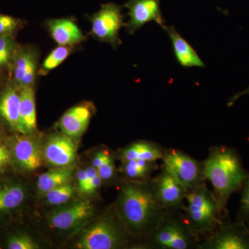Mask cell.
I'll return each instance as SVG.
<instances>
[{"label": "cell", "instance_id": "32", "mask_svg": "<svg viewBox=\"0 0 249 249\" xmlns=\"http://www.w3.org/2000/svg\"><path fill=\"white\" fill-rule=\"evenodd\" d=\"M102 181V178H101V177H100L99 175L98 174V175L93 178L92 181L89 183L88 187H87L85 193H91L96 191V190L101 186Z\"/></svg>", "mask_w": 249, "mask_h": 249}, {"label": "cell", "instance_id": "5", "mask_svg": "<svg viewBox=\"0 0 249 249\" xmlns=\"http://www.w3.org/2000/svg\"><path fill=\"white\" fill-rule=\"evenodd\" d=\"M128 235L130 232L118 212L116 215L103 218L88 229L77 247L80 249L123 248L128 242Z\"/></svg>", "mask_w": 249, "mask_h": 249}, {"label": "cell", "instance_id": "21", "mask_svg": "<svg viewBox=\"0 0 249 249\" xmlns=\"http://www.w3.org/2000/svg\"><path fill=\"white\" fill-rule=\"evenodd\" d=\"M158 169L157 161L133 160L123 162L121 171L128 178V181L148 182L152 178V174Z\"/></svg>", "mask_w": 249, "mask_h": 249}, {"label": "cell", "instance_id": "1", "mask_svg": "<svg viewBox=\"0 0 249 249\" xmlns=\"http://www.w3.org/2000/svg\"><path fill=\"white\" fill-rule=\"evenodd\" d=\"M117 208L131 235L142 240L160 224L166 213L156 197L150 181H124Z\"/></svg>", "mask_w": 249, "mask_h": 249}, {"label": "cell", "instance_id": "20", "mask_svg": "<svg viewBox=\"0 0 249 249\" xmlns=\"http://www.w3.org/2000/svg\"><path fill=\"white\" fill-rule=\"evenodd\" d=\"M39 52L33 46H19L15 56L11 73L12 80L19 87L30 67L38 65Z\"/></svg>", "mask_w": 249, "mask_h": 249}, {"label": "cell", "instance_id": "17", "mask_svg": "<svg viewBox=\"0 0 249 249\" xmlns=\"http://www.w3.org/2000/svg\"><path fill=\"white\" fill-rule=\"evenodd\" d=\"M163 30L168 34L173 45L174 54L178 63L184 68L206 67L196 49L182 37L173 26H165Z\"/></svg>", "mask_w": 249, "mask_h": 249}, {"label": "cell", "instance_id": "35", "mask_svg": "<svg viewBox=\"0 0 249 249\" xmlns=\"http://www.w3.org/2000/svg\"><path fill=\"white\" fill-rule=\"evenodd\" d=\"M247 95H249V86L248 88H246L245 89L242 90V91H240V92L235 93V95L231 96L230 99L229 100V101H228V107H231V106L235 104L237 100L240 99L242 96H247Z\"/></svg>", "mask_w": 249, "mask_h": 249}, {"label": "cell", "instance_id": "2", "mask_svg": "<svg viewBox=\"0 0 249 249\" xmlns=\"http://www.w3.org/2000/svg\"><path fill=\"white\" fill-rule=\"evenodd\" d=\"M204 162L206 180L212 185L221 209L227 211L229 199L241 189L248 175L240 154L233 147L213 146Z\"/></svg>", "mask_w": 249, "mask_h": 249}, {"label": "cell", "instance_id": "28", "mask_svg": "<svg viewBox=\"0 0 249 249\" xmlns=\"http://www.w3.org/2000/svg\"><path fill=\"white\" fill-rule=\"evenodd\" d=\"M23 23L18 18L0 14V35L14 36L22 28Z\"/></svg>", "mask_w": 249, "mask_h": 249}, {"label": "cell", "instance_id": "30", "mask_svg": "<svg viewBox=\"0 0 249 249\" xmlns=\"http://www.w3.org/2000/svg\"><path fill=\"white\" fill-rule=\"evenodd\" d=\"M116 169L114 157L111 155L98 167L97 171L103 181H110L115 177Z\"/></svg>", "mask_w": 249, "mask_h": 249}, {"label": "cell", "instance_id": "23", "mask_svg": "<svg viewBox=\"0 0 249 249\" xmlns=\"http://www.w3.org/2000/svg\"><path fill=\"white\" fill-rule=\"evenodd\" d=\"M77 46H62L53 49L46 57L40 68L38 69V76H46L51 71L56 69L63 63L73 52L76 50Z\"/></svg>", "mask_w": 249, "mask_h": 249}, {"label": "cell", "instance_id": "33", "mask_svg": "<svg viewBox=\"0 0 249 249\" xmlns=\"http://www.w3.org/2000/svg\"><path fill=\"white\" fill-rule=\"evenodd\" d=\"M11 156L6 147L0 145V168L9 163Z\"/></svg>", "mask_w": 249, "mask_h": 249}, {"label": "cell", "instance_id": "14", "mask_svg": "<svg viewBox=\"0 0 249 249\" xmlns=\"http://www.w3.org/2000/svg\"><path fill=\"white\" fill-rule=\"evenodd\" d=\"M46 28L58 45L78 46L85 40L83 31L71 18H58L47 21Z\"/></svg>", "mask_w": 249, "mask_h": 249}, {"label": "cell", "instance_id": "31", "mask_svg": "<svg viewBox=\"0 0 249 249\" xmlns=\"http://www.w3.org/2000/svg\"><path fill=\"white\" fill-rule=\"evenodd\" d=\"M111 154L107 150H102V151L98 152L96 155L95 156L94 160H93V166L96 169H98V167L100 166L103 162L105 161L108 157L110 156Z\"/></svg>", "mask_w": 249, "mask_h": 249}, {"label": "cell", "instance_id": "11", "mask_svg": "<svg viewBox=\"0 0 249 249\" xmlns=\"http://www.w3.org/2000/svg\"><path fill=\"white\" fill-rule=\"evenodd\" d=\"M77 146L71 137L65 134L53 135L49 139L44 150L45 160L54 166L71 165L76 157Z\"/></svg>", "mask_w": 249, "mask_h": 249}, {"label": "cell", "instance_id": "24", "mask_svg": "<svg viewBox=\"0 0 249 249\" xmlns=\"http://www.w3.org/2000/svg\"><path fill=\"white\" fill-rule=\"evenodd\" d=\"M64 168L49 170L42 174L37 179L39 191L47 193L53 188L68 183L72 175V170Z\"/></svg>", "mask_w": 249, "mask_h": 249}, {"label": "cell", "instance_id": "10", "mask_svg": "<svg viewBox=\"0 0 249 249\" xmlns=\"http://www.w3.org/2000/svg\"><path fill=\"white\" fill-rule=\"evenodd\" d=\"M125 7L128 9L129 21L124 27L130 35L152 21L163 29L166 26L160 11V0H129Z\"/></svg>", "mask_w": 249, "mask_h": 249}, {"label": "cell", "instance_id": "8", "mask_svg": "<svg viewBox=\"0 0 249 249\" xmlns=\"http://www.w3.org/2000/svg\"><path fill=\"white\" fill-rule=\"evenodd\" d=\"M122 8L114 3L103 4L91 18V34L96 40L116 49L122 44L119 31L124 27Z\"/></svg>", "mask_w": 249, "mask_h": 249}, {"label": "cell", "instance_id": "4", "mask_svg": "<svg viewBox=\"0 0 249 249\" xmlns=\"http://www.w3.org/2000/svg\"><path fill=\"white\" fill-rule=\"evenodd\" d=\"M182 211L187 222L201 239L213 232L224 213L206 183L187 193Z\"/></svg>", "mask_w": 249, "mask_h": 249}, {"label": "cell", "instance_id": "22", "mask_svg": "<svg viewBox=\"0 0 249 249\" xmlns=\"http://www.w3.org/2000/svg\"><path fill=\"white\" fill-rule=\"evenodd\" d=\"M25 198L23 187L16 183L0 185V212L16 209L22 204Z\"/></svg>", "mask_w": 249, "mask_h": 249}, {"label": "cell", "instance_id": "7", "mask_svg": "<svg viewBox=\"0 0 249 249\" xmlns=\"http://www.w3.org/2000/svg\"><path fill=\"white\" fill-rule=\"evenodd\" d=\"M199 249H249V225L224 213L218 227L201 239Z\"/></svg>", "mask_w": 249, "mask_h": 249}, {"label": "cell", "instance_id": "16", "mask_svg": "<svg viewBox=\"0 0 249 249\" xmlns=\"http://www.w3.org/2000/svg\"><path fill=\"white\" fill-rule=\"evenodd\" d=\"M91 116V106L89 103H81L68 109L60 118L58 125L65 135L78 137L88 128Z\"/></svg>", "mask_w": 249, "mask_h": 249}, {"label": "cell", "instance_id": "29", "mask_svg": "<svg viewBox=\"0 0 249 249\" xmlns=\"http://www.w3.org/2000/svg\"><path fill=\"white\" fill-rule=\"evenodd\" d=\"M9 249H35L37 246L28 235H18L10 237L7 244Z\"/></svg>", "mask_w": 249, "mask_h": 249}, {"label": "cell", "instance_id": "27", "mask_svg": "<svg viewBox=\"0 0 249 249\" xmlns=\"http://www.w3.org/2000/svg\"><path fill=\"white\" fill-rule=\"evenodd\" d=\"M240 206L237 214V220L249 225V173L241 188Z\"/></svg>", "mask_w": 249, "mask_h": 249}, {"label": "cell", "instance_id": "12", "mask_svg": "<svg viewBox=\"0 0 249 249\" xmlns=\"http://www.w3.org/2000/svg\"><path fill=\"white\" fill-rule=\"evenodd\" d=\"M93 205L89 201H77L66 209L60 210L51 216V227L59 230H70L78 227L92 214Z\"/></svg>", "mask_w": 249, "mask_h": 249}, {"label": "cell", "instance_id": "19", "mask_svg": "<svg viewBox=\"0 0 249 249\" xmlns=\"http://www.w3.org/2000/svg\"><path fill=\"white\" fill-rule=\"evenodd\" d=\"M21 134L27 135L37 128L36 96L34 87L20 88Z\"/></svg>", "mask_w": 249, "mask_h": 249}, {"label": "cell", "instance_id": "6", "mask_svg": "<svg viewBox=\"0 0 249 249\" xmlns=\"http://www.w3.org/2000/svg\"><path fill=\"white\" fill-rule=\"evenodd\" d=\"M161 160L162 168L171 174L184 187L187 193L207 181L204 162L193 158L182 150L166 148Z\"/></svg>", "mask_w": 249, "mask_h": 249}, {"label": "cell", "instance_id": "3", "mask_svg": "<svg viewBox=\"0 0 249 249\" xmlns=\"http://www.w3.org/2000/svg\"><path fill=\"white\" fill-rule=\"evenodd\" d=\"M201 238L187 222L182 211H168L158 226L142 240L151 249H199Z\"/></svg>", "mask_w": 249, "mask_h": 249}, {"label": "cell", "instance_id": "15", "mask_svg": "<svg viewBox=\"0 0 249 249\" xmlns=\"http://www.w3.org/2000/svg\"><path fill=\"white\" fill-rule=\"evenodd\" d=\"M12 155L18 166L23 170L32 171L38 169L42 164V156L37 142L24 134L14 139Z\"/></svg>", "mask_w": 249, "mask_h": 249}, {"label": "cell", "instance_id": "25", "mask_svg": "<svg viewBox=\"0 0 249 249\" xmlns=\"http://www.w3.org/2000/svg\"><path fill=\"white\" fill-rule=\"evenodd\" d=\"M19 47L14 36L0 35V73L11 71Z\"/></svg>", "mask_w": 249, "mask_h": 249}, {"label": "cell", "instance_id": "13", "mask_svg": "<svg viewBox=\"0 0 249 249\" xmlns=\"http://www.w3.org/2000/svg\"><path fill=\"white\" fill-rule=\"evenodd\" d=\"M20 88L11 80L0 93V117L21 134Z\"/></svg>", "mask_w": 249, "mask_h": 249}, {"label": "cell", "instance_id": "34", "mask_svg": "<svg viewBox=\"0 0 249 249\" xmlns=\"http://www.w3.org/2000/svg\"><path fill=\"white\" fill-rule=\"evenodd\" d=\"M78 185H79V189L81 193H83L84 191L85 187L88 182V175H87L86 171L82 170H80L78 173Z\"/></svg>", "mask_w": 249, "mask_h": 249}, {"label": "cell", "instance_id": "18", "mask_svg": "<svg viewBox=\"0 0 249 249\" xmlns=\"http://www.w3.org/2000/svg\"><path fill=\"white\" fill-rule=\"evenodd\" d=\"M165 147L157 142L150 141H139L124 147L119 154L122 162L133 160L147 161H158L164 155Z\"/></svg>", "mask_w": 249, "mask_h": 249}, {"label": "cell", "instance_id": "9", "mask_svg": "<svg viewBox=\"0 0 249 249\" xmlns=\"http://www.w3.org/2000/svg\"><path fill=\"white\" fill-rule=\"evenodd\" d=\"M156 197L165 211H182L187 192L184 187L171 174L162 168L150 180Z\"/></svg>", "mask_w": 249, "mask_h": 249}, {"label": "cell", "instance_id": "26", "mask_svg": "<svg viewBox=\"0 0 249 249\" xmlns=\"http://www.w3.org/2000/svg\"><path fill=\"white\" fill-rule=\"evenodd\" d=\"M74 190L70 183L53 188L46 193V199L51 205H61L67 202L73 196Z\"/></svg>", "mask_w": 249, "mask_h": 249}]
</instances>
